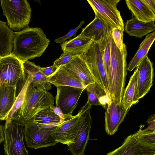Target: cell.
<instances>
[{
    "mask_svg": "<svg viewBox=\"0 0 155 155\" xmlns=\"http://www.w3.org/2000/svg\"><path fill=\"white\" fill-rule=\"evenodd\" d=\"M23 62L11 54L0 58V88L3 86H16L17 97L26 81Z\"/></svg>",
    "mask_w": 155,
    "mask_h": 155,
    "instance_id": "obj_5",
    "label": "cell"
},
{
    "mask_svg": "<svg viewBox=\"0 0 155 155\" xmlns=\"http://www.w3.org/2000/svg\"><path fill=\"white\" fill-rule=\"evenodd\" d=\"M127 46L124 43L122 51L115 45L111 36L110 66L112 81L110 97L117 104L122 100L127 73Z\"/></svg>",
    "mask_w": 155,
    "mask_h": 155,
    "instance_id": "obj_3",
    "label": "cell"
},
{
    "mask_svg": "<svg viewBox=\"0 0 155 155\" xmlns=\"http://www.w3.org/2000/svg\"><path fill=\"white\" fill-rule=\"evenodd\" d=\"M74 56L69 53H63L59 58L54 61L53 65L58 68L60 66L68 63Z\"/></svg>",
    "mask_w": 155,
    "mask_h": 155,
    "instance_id": "obj_33",
    "label": "cell"
},
{
    "mask_svg": "<svg viewBox=\"0 0 155 155\" xmlns=\"http://www.w3.org/2000/svg\"><path fill=\"white\" fill-rule=\"evenodd\" d=\"M50 41L41 28L26 27L14 32L11 55L22 62L40 57Z\"/></svg>",
    "mask_w": 155,
    "mask_h": 155,
    "instance_id": "obj_1",
    "label": "cell"
},
{
    "mask_svg": "<svg viewBox=\"0 0 155 155\" xmlns=\"http://www.w3.org/2000/svg\"><path fill=\"white\" fill-rule=\"evenodd\" d=\"M80 56L87 65L95 82L111 97L99 43L93 41Z\"/></svg>",
    "mask_w": 155,
    "mask_h": 155,
    "instance_id": "obj_7",
    "label": "cell"
},
{
    "mask_svg": "<svg viewBox=\"0 0 155 155\" xmlns=\"http://www.w3.org/2000/svg\"><path fill=\"white\" fill-rule=\"evenodd\" d=\"M58 68L53 64L52 66L47 68H40L41 72L47 77H48L52 75Z\"/></svg>",
    "mask_w": 155,
    "mask_h": 155,
    "instance_id": "obj_36",
    "label": "cell"
},
{
    "mask_svg": "<svg viewBox=\"0 0 155 155\" xmlns=\"http://www.w3.org/2000/svg\"><path fill=\"white\" fill-rule=\"evenodd\" d=\"M91 110L81 109L79 117V126L74 143L68 146V150L72 155H83L89 139L92 119Z\"/></svg>",
    "mask_w": 155,
    "mask_h": 155,
    "instance_id": "obj_10",
    "label": "cell"
},
{
    "mask_svg": "<svg viewBox=\"0 0 155 155\" xmlns=\"http://www.w3.org/2000/svg\"><path fill=\"white\" fill-rule=\"evenodd\" d=\"M0 4L8 26L12 30L19 31L28 27L31 9L26 0H1Z\"/></svg>",
    "mask_w": 155,
    "mask_h": 155,
    "instance_id": "obj_4",
    "label": "cell"
},
{
    "mask_svg": "<svg viewBox=\"0 0 155 155\" xmlns=\"http://www.w3.org/2000/svg\"><path fill=\"white\" fill-rule=\"evenodd\" d=\"M155 39V32L147 35L140 45L135 54L127 65V70L131 71L147 56Z\"/></svg>",
    "mask_w": 155,
    "mask_h": 155,
    "instance_id": "obj_27",
    "label": "cell"
},
{
    "mask_svg": "<svg viewBox=\"0 0 155 155\" xmlns=\"http://www.w3.org/2000/svg\"><path fill=\"white\" fill-rule=\"evenodd\" d=\"M63 66L86 87L95 83L87 65L80 55H75L70 62Z\"/></svg>",
    "mask_w": 155,
    "mask_h": 155,
    "instance_id": "obj_16",
    "label": "cell"
},
{
    "mask_svg": "<svg viewBox=\"0 0 155 155\" xmlns=\"http://www.w3.org/2000/svg\"><path fill=\"white\" fill-rule=\"evenodd\" d=\"M137 78V71L136 68L123 92L121 102L127 109H130L132 106L139 102Z\"/></svg>",
    "mask_w": 155,
    "mask_h": 155,
    "instance_id": "obj_24",
    "label": "cell"
},
{
    "mask_svg": "<svg viewBox=\"0 0 155 155\" xmlns=\"http://www.w3.org/2000/svg\"><path fill=\"white\" fill-rule=\"evenodd\" d=\"M112 29L95 16L93 20L82 28L78 35L99 43L112 31Z\"/></svg>",
    "mask_w": 155,
    "mask_h": 155,
    "instance_id": "obj_18",
    "label": "cell"
},
{
    "mask_svg": "<svg viewBox=\"0 0 155 155\" xmlns=\"http://www.w3.org/2000/svg\"><path fill=\"white\" fill-rule=\"evenodd\" d=\"M5 140L3 126L0 125V143L3 142Z\"/></svg>",
    "mask_w": 155,
    "mask_h": 155,
    "instance_id": "obj_39",
    "label": "cell"
},
{
    "mask_svg": "<svg viewBox=\"0 0 155 155\" xmlns=\"http://www.w3.org/2000/svg\"><path fill=\"white\" fill-rule=\"evenodd\" d=\"M106 155H155V146L145 142L135 133L128 136L120 147Z\"/></svg>",
    "mask_w": 155,
    "mask_h": 155,
    "instance_id": "obj_11",
    "label": "cell"
},
{
    "mask_svg": "<svg viewBox=\"0 0 155 155\" xmlns=\"http://www.w3.org/2000/svg\"><path fill=\"white\" fill-rule=\"evenodd\" d=\"M84 90L87 93L88 100L86 104L90 107L99 105L106 109L112 101L111 97L96 82L87 85Z\"/></svg>",
    "mask_w": 155,
    "mask_h": 155,
    "instance_id": "obj_20",
    "label": "cell"
},
{
    "mask_svg": "<svg viewBox=\"0 0 155 155\" xmlns=\"http://www.w3.org/2000/svg\"><path fill=\"white\" fill-rule=\"evenodd\" d=\"M48 79L49 83L56 87L68 86L84 89L86 87L69 72L63 65L58 67L52 75L48 77Z\"/></svg>",
    "mask_w": 155,
    "mask_h": 155,
    "instance_id": "obj_19",
    "label": "cell"
},
{
    "mask_svg": "<svg viewBox=\"0 0 155 155\" xmlns=\"http://www.w3.org/2000/svg\"><path fill=\"white\" fill-rule=\"evenodd\" d=\"M14 32L5 22L0 20V57L11 54Z\"/></svg>",
    "mask_w": 155,
    "mask_h": 155,
    "instance_id": "obj_28",
    "label": "cell"
},
{
    "mask_svg": "<svg viewBox=\"0 0 155 155\" xmlns=\"http://www.w3.org/2000/svg\"><path fill=\"white\" fill-rule=\"evenodd\" d=\"M64 121L49 107L37 113L33 122L41 127H49L58 126Z\"/></svg>",
    "mask_w": 155,
    "mask_h": 155,
    "instance_id": "obj_29",
    "label": "cell"
},
{
    "mask_svg": "<svg viewBox=\"0 0 155 155\" xmlns=\"http://www.w3.org/2000/svg\"><path fill=\"white\" fill-rule=\"evenodd\" d=\"M54 97L50 93L35 87L30 79L23 101L13 115L11 121L24 126L33 122L34 117L39 112L54 105Z\"/></svg>",
    "mask_w": 155,
    "mask_h": 155,
    "instance_id": "obj_2",
    "label": "cell"
},
{
    "mask_svg": "<svg viewBox=\"0 0 155 155\" xmlns=\"http://www.w3.org/2000/svg\"><path fill=\"white\" fill-rule=\"evenodd\" d=\"M111 31L99 43L110 96L112 88V81L110 66Z\"/></svg>",
    "mask_w": 155,
    "mask_h": 155,
    "instance_id": "obj_26",
    "label": "cell"
},
{
    "mask_svg": "<svg viewBox=\"0 0 155 155\" xmlns=\"http://www.w3.org/2000/svg\"><path fill=\"white\" fill-rule=\"evenodd\" d=\"M27 80L22 89L16 97L15 103L10 112L5 118V123L11 122L12 116L14 113L20 107L22 104L24 98L26 88L30 81V79L27 77Z\"/></svg>",
    "mask_w": 155,
    "mask_h": 155,
    "instance_id": "obj_30",
    "label": "cell"
},
{
    "mask_svg": "<svg viewBox=\"0 0 155 155\" xmlns=\"http://www.w3.org/2000/svg\"><path fill=\"white\" fill-rule=\"evenodd\" d=\"M111 35L115 45L119 50L122 51L124 44L123 41V32L120 29L115 28L112 30Z\"/></svg>",
    "mask_w": 155,
    "mask_h": 155,
    "instance_id": "obj_32",
    "label": "cell"
},
{
    "mask_svg": "<svg viewBox=\"0 0 155 155\" xmlns=\"http://www.w3.org/2000/svg\"><path fill=\"white\" fill-rule=\"evenodd\" d=\"M127 6L132 15L138 20L144 22L154 21V13L143 0H126Z\"/></svg>",
    "mask_w": 155,
    "mask_h": 155,
    "instance_id": "obj_21",
    "label": "cell"
},
{
    "mask_svg": "<svg viewBox=\"0 0 155 155\" xmlns=\"http://www.w3.org/2000/svg\"><path fill=\"white\" fill-rule=\"evenodd\" d=\"M84 21H80L79 25L75 28L71 29L66 35L55 39L54 42L56 43H62L68 39H70L72 37L75 36L78 30L80 28L82 25L84 23Z\"/></svg>",
    "mask_w": 155,
    "mask_h": 155,
    "instance_id": "obj_34",
    "label": "cell"
},
{
    "mask_svg": "<svg viewBox=\"0 0 155 155\" xmlns=\"http://www.w3.org/2000/svg\"><path fill=\"white\" fill-rule=\"evenodd\" d=\"M50 107L52 110L58 116L63 120H64L65 119V115L63 113L62 111L59 108L54 105H51Z\"/></svg>",
    "mask_w": 155,
    "mask_h": 155,
    "instance_id": "obj_37",
    "label": "cell"
},
{
    "mask_svg": "<svg viewBox=\"0 0 155 155\" xmlns=\"http://www.w3.org/2000/svg\"><path fill=\"white\" fill-rule=\"evenodd\" d=\"M93 42L91 39L78 35L63 42L61 46L63 53H69L74 55H80L87 51Z\"/></svg>",
    "mask_w": 155,
    "mask_h": 155,
    "instance_id": "obj_25",
    "label": "cell"
},
{
    "mask_svg": "<svg viewBox=\"0 0 155 155\" xmlns=\"http://www.w3.org/2000/svg\"><path fill=\"white\" fill-rule=\"evenodd\" d=\"M56 87V107L59 108L64 115H71L84 89L68 86Z\"/></svg>",
    "mask_w": 155,
    "mask_h": 155,
    "instance_id": "obj_12",
    "label": "cell"
},
{
    "mask_svg": "<svg viewBox=\"0 0 155 155\" xmlns=\"http://www.w3.org/2000/svg\"><path fill=\"white\" fill-rule=\"evenodd\" d=\"M57 126L45 127L33 122L25 125V138L27 146L37 149L54 146L58 143L52 133Z\"/></svg>",
    "mask_w": 155,
    "mask_h": 155,
    "instance_id": "obj_9",
    "label": "cell"
},
{
    "mask_svg": "<svg viewBox=\"0 0 155 155\" xmlns=\"http://www.w3.org/2000/svg\"><path fill=\"white\" fill-rule=\"evenodd\" d=\"M106 109L105 130L108 135H111L117 131L130 109L126 108L121 101L116 104L112 100Z\"/></svg>",
    "mask_w": 155,
    "mask_h": 155,
    "instance_id": "obj_14",
    "label": "cell"
},
{
    "mask_svg": "<svg viewBox=\"0 0 155 155\" xmlns=\"http://www.w3.org/2000/svg\"><path fill=\"white\" fill-rule=\"evenodd\" d=\"M144 126L140 125L139 130L135 132L137 136L147 143L155 146V132L143 131L142 128Z\"/></svg>",
    "mask_w": 155,
    "mask_h": 155,
    "instance_id": "obj_31",
    "label": "cell"
},
{
    "mask_svg": "<svg viewBox=\"0 0 155 155\" xmlns=\"http://www.w3.org/2000/svg\"><path fill=\"white\" fill-rule=\"evenodd\" d=\"M148 6L155 13V0H143Z\"/></svg>",
    "mask_w": 155,
    "mask_h": 155,
    "instance_id": "obj_38",
    "label": "cell"
},
{
    "mask_svg": "<svg viewBox=\"0 0 155 155\" xmlns=\"http://www.w3.org/2000/svg\"><path fill=\"white\" fill-rule=\"evenodd\" d=\"M80 113L75 116L65 115L63 122L52 133L56 141L69 146L73 143L79 126Z\"/></svg>",
    "mask_w": 155,
    "mask_h": 155,
    "instance_id": "obj_13",
    "label": "cell"
},
{
    "mask_svg": "<svg viewBox=\"0 0 155 155\" xmlns=\"http://www.w3.org/2000/svg\"><path fill=\"white\" fill-rule=\"evenodd\" d=\"M25 125L11 121L3 127L4 147L6 155H29L25 145Z\"/></svg>",
    "mask_w": 155,
    "mask_h": 155,
    "instance_id": "obj_8",
    "label": "cell"
},
{
    "mask_svg": "<svg viewBox=\"0 0 155 155\" xmlns=\"http://www.w3.org/2000/svg\"><path fill=\"white\" fill-rule=\"evenodd\" d=\"M155 114L150 116L147 121L148 124V127L145 129L143 130L144 132H155Z\"/></svg>",
    "mask_w": 155,
    "mask_h": 155,
    "instance_id": "obj_35",
    "label": "cell"
},
{
    "mask_svg": "<svg viewBox=\"0 0 155 155\" xmlns=\"http://www.w3.org/2000/svg\"><path fill=\"white\" fill-rule=\"evenodd\" d=\"M24 72L26 77L29 78L33 86L38 89H45L47 91L51 88L52 84L41 71V67L28 60L23 62Z\"/></svg>",
    "mask_w": 155,
    "mask_h": 155,
    "instance_id": "obj_17",
    "label": "cell"
},
{
    "mask_svg": "<svg viewBox=\"0 0 155 155\" xmlns=\"http://www.w3.org/2000/svg\"><path fill=\"white\" fill-rule=\"evenodd\" d=\"M0 58H1V57H0Z\"/></svg>",
    "mask_w": 155,
    "mask_h": 155,
    "instance_id": "obj_41",
    "label": "cell"
},
{
    "mask_svg": "<svg viewBox=\"0 0 155 155\" xmlns=\"http://www.w3.org/2000/svg\"><path fill=\"white\" fill-rule=\"evenodd\" d=\"M95 16L112 29L117 28L124 32V25L117 8L120 0H87Z\"/></svg>",
    "mask_w": 155,
    "mask_h": 155,
    "instance_id": "obj_6",
    "label": "cell"
},
{
    "mask_svg": "<svg viewBox=\"0 0 155 155\" xmlns=\"http://www.w3.org/2000/svg\"><path fill=\"white\" fill-rule=\"evenodd\" d=\"M126 32L131 36L141 38L155 29L154 21L144 22L134 17L127 20L124 27Z\"/></svg>",
    "mask_w": 155,
    "mask_h": 155,
    "instance_id": "obj_22",
    "label": "cell"
},
{
    "mask_svg": "<svg viewBox=\"0 0 155 155\" xmlns=\"http://www.w3.org/2000/svg\"><path fill=\"white\" fill-rule=\"evenodd\" d=\"M15 86H3L0 88V118L4 120L16 99Z\"/></svg>",
    "mask_w": 155,
    "mask_h": 155,
    "instance_id": "obj_23",
    "label": "cell"
},
{
    "mask_svg": "<svg viewBox=\"0 0 155 155\" xmlns=\"http://www.w3.org/2000/svg\"><path fill=\"white\" fill-rule=\"evenodd\" d=\"M83 155H84V154H83Z\"/></svg>",
    "mask_w": 155,
    "mask_h": 155,
    "instance_id": "obj_40",
    "label": "cell"
},
{
    "mask_svg": "<svg viewBox=\"0 0 155 155\" xmlns=\"http://www.w3.org/2000/svg\"><path fill=\"white\" fill-rule=\"evenodd\" d=\"M139 99L144 97L153 85L154 77L152 62L146 56L136 67Z\"/></svg>",
    "mask_w": 155,
    "mask_h": 155,
    "instance_id": "obj_15",
    "label": "cell"
}]
</instances>
